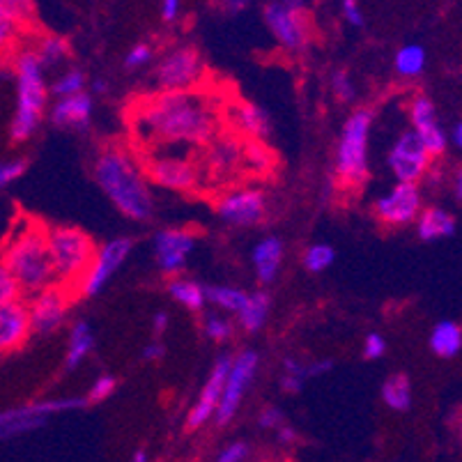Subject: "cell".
<instances>
[{
    "label": "cell",
    "instance_id": "cell-1",
    "mask_svg": "<svg viewBox=\"0 0 462 462\" xmlns=\"http://www.w3.org/2000/svg\"><path fill=\"white\" fill-rule=\"evenodd\" d=\"M138 143L150 145H209L218 134V108L199 90L157 92L132 116Z\"/></svg>",
    "mask_w": 462,
    "mask_h": 462
},
{
    "label": "cell",
    "instance_id": "cell-2",
    "mask_svg": "<svg viewBox=\"0 0 462 462\" xmlns=\"http://www.w3.org/2000/svg\"><path fill=\"white\" fill-rule=\"evenodd\" d=\"M3 267L14 276L23 295L28 297H37L44 290L58 285L49 228L26 218L14 221V228L5 239Z\"/></svg>",
    "mask_w": 462,
    "mask_h": 462
},
{
    "label": "cell",
    "instance_id": "cell-3",
    "mask_svg": "<svg viewBox=\"0 0 462 462\" xmlns=\"http://www.w3.org/2000/svg\"><path fill=\"white\" fill-rule=\"evenodd\" d=\"M97 184L108 196L113 205L127 218L148 221L154 212V200L150 193L148 178L143 168L120 148H106L95 159L92 166Z\"/></svg>",
    "mask_w": 462,
    "mask_h": 462
},
{
    "label": "cell",
    "instance_id": "cell-4",
    "mask_svg": "<svg viewBox=\"0 0 462 462\" xmlns=\"http://www.w3.org/2000/svg\"><path fill=\"white\" fill-rule=\"evenodd\" d=\"M44 62L35 51H19L14 58V77H16V111L10 123V138L14 143H26L35 134L42 116H44L46 90Z\"/></svg>",
    "mask_w": 462,
    "mask_h": 462
},
{
    "label": "cell",
    "instance_id": "cell-5",
    "mask_svg": "<svg viewBox=\"0 0 462 462\" xmlns=\"http://www.w3.org/2000/svg\"><path fill=\"white\" fill-rule=\"evenodd\" d=\"M373 111L356 108L346 120L336 150V182L343 189H359L368 178V141H371Z\"/></svg>",
    "mask_w": 462,
    "mask_h": 462
},
{
    "label": "cell",
    "instance_id": "cell-6",
    "mask_svg": "<svg viewBox=\"0 0 462 462\" xmlns=\"http://www.w3.org/2000/svg\"><path fill=\"white\" fill-rule=\"evenodd\" d=\"M49 245H51L53 263H56L58 285L67 292L74 288L81 292V285L99 246H95L90 235L74 226H51Z\"/></svg>",
    "mask_w": 462,
    "mask_h": 462
},
{
    "label": "cell",
    "instance_id": "cell-7",
    "mask_svg": "<svg viewBox=\"0 0 462 462\" xmlns=\"http://www.w3.org/2000/svg\"><path fill=\"white\" fill-rule=\"evenodd\" d=\"M86 405H90L88 398H49V401L16 405L12 407V410L3 411V417H0V432H3V439L26 435V432L37 430V428L44 426L53 414H60V411L69 410H81V407Z\"/></svg>",
    "mask_w": 462,
    "mask_h": 462
},
{
    "label": "cell",
    "instance_id": "cell-8",
    "mask_svg": "<svg viewBox=\"0 0 462 462\" xmlns=\"http://www.w3.org/2000/svg\"><path fill=\"white\" fill-rule=\"evenodd\" d=\"M143 175L150 182L159 184L171 191H193L200 182L199 163L193 162L189 154H143L141 159Z\"/></svg>",
    "mask_w": 462,
    "mask_h": 462
},
{
    "label": "cell",
    "instance_id": "cell-9",
    "mask_svg": "<svg viewBox=\"0 0 462 462\" xmlns=\"http://www.w3.org/2000/svg\"><path fill=\"white\" fill-rule=\"evenodd\" d=\"M203 77V60L193 46H182L166 53L154 69V88L157 92L196 90V83Z\"/></svg>",
    "mask_w": 462,
    "mask_h": 462
},
{
    "label": "cell",
    "instance_id": "cell-10",
    "mask_svg": "<svg viewBox=\"0 0 462 462\" xmlns=\"http://www.w3.org/2000/svg\"><path fill=\"white\" fill-rule=\"evenodd\" d=\"M389 168H392L396 182H410L419 184V180H423L430 171L432 157L426 150L423 141L419 138V134L414 129L402 134L396 141V145L389 152L386 159Z\"/></svg>",
    "mask_w": 462,
    "mask_h": 462
},
{
    "label": "cell",
    "instance_id": "cell-11",
    "mask_svg": "<svg viewBox=\"0 0 462 462\" xmlns=\"http://www.w3.org/2000/svg\"><path fill=\"white\" fill-rule=\"evenodd\" d=\"M421 212L423 208L419 184L410 182H396V187L392 191H386L384 196H380L375 200V208H373L377 221L389 226V228H401V226L411 224V221H417Z\"/></svg>",
    "mask_w": 462,
    "mask_h": 462
},
{
    "label": "cell",
    "instance_id": "cell-12",
    "mask_svg": "<svg viewBox=\"0 0 462 462\" xmlns=\"http://www.w3.org/2000/svg\"><path fill=\"white\" fill-rule=\"evenodd\" d=\"M255 371H258V352L245 350L242 355L235 356L228 382H226L224 398H221V402H218L217 417H214L217 426H226V423L233 421L239 405H242V401H245L246 389H249V384L254 382Z\"/></svg>",
    "mask_w": 462,
    "mask_h": 462
},
{
    "label": "cell",
    "instance_id": "cell-13",
    "mask_svg": "<svg viewBox=\"0 0 462 462\" xmlns=\"http://www.w3.org/2000/svg\"><path fill=\"white\" fill-rule=\"evenodd\" d=\"M233 361H235L233 355H221L217 361H214L212 373H209L208 382H205L203 389H200L199 401L193 402V407L189 410V417H187L189 430H199V428H203L205 423L212 421V419L217 417L218 402H221V398H224L226 382H228Z\"/></svg>",
    "mask_w": 462,
    "mask_h": 462
},
{
    "label": "cell",
    "instance_id": "cell-14",
    "mask_svg": "<svg viewBox=\"0 0 462 462\" xmlns=\"http://www.w3.org/2000/svg\"><path fill=\"white\" fill-rule=\"evenodd\" d=\"M134 242L129 237H116L106 245H102L97 249L95 260H92L90 270H88L86 281L81 285L83 297H95L102 292L104 285L116 276V272L125 264V260L132 254Z\"/></svg>",
    "mask_w": 462,
    "mask_h": 462
},
{
    "label": "cell",
    "instance_id": "cell-15",
    "mask_svg": "<svg viewBox=\"0 0 462 462\" xmlns=\"http://www.w3.org/2000/svg\"><path fill=\"white\" fill-rule=\"evenodd\" d=\"M217 214L226 224L251 228L258 226L267 214V200L258 189H237L217 200Z\"/></svg>",
    "mask_w": 462,
    "mask_h": 462
},
{
    "label": "cell",
    "instance_id": "cell-16",
    "mask_svg": "<svg viewBox=\"0 0 462 462\" xmlns=\"http://www.w3.org/2000/svg\"><path fill=\"white\" fill-rule=\"evenodd\" d=\"M67 304H69V292L60 285L44 290L37 297H32L31 306V325L35 336H49L65 322Z\"/></svg>",
    "mask_w": 462,
    "mask_h": 462
},
{
    "label": "cell",
    "instance_id": "cell-17",
    "mask_svg": "<svg viewBox=\"0 0 462 462\" xmlns=\"http://www.w3.org/2000/svg\"><path fill=\"white\" fill-rule=\"evenodd\" d=\"M196 246V237L187 230L166 228L154 237V255H157L159 270L168 276H180L187 267V255Z\"/></svg>",
    "mask_w": 462,
    "mask_h": 462
},
{
    "label": "cell",
    "instance_id": "cell-18",
    "mask_svg": "<svg viewBox=\"0 0 462 462\" xmlns=\"http://www.w3.org/2000/svg\"><path fill=\"white\" fill-rule=\"evenodd\" d=\"M410 123L430 152V157H442L447 152V134L437 123L435 104L426 95H417L410 102Z\"/></svg>",
    "mask_w": 462,
    "mask_h": 462
},
{
    "label": "cell",
    "instance_id": "cell-19",
    "mask_svg": "<svg viewBox=\"0 0 462 462\" xmlns=\"http://www.w3.org/2000/svg\"><path fill=\"white\" fill-rule=\"evenodd\" d=\"M203 163L209 178H230L242 163H246V143L235 136H217L209 143Z\"/></svg>",
    "mask_w": 462,
    "mask_h": 462
},
{
    "label": "cell",
    "instance_id": "cell-20",
    "mask_svg": "<svg viewBox=\"0 0 462 462\" xmlns=\"http://www.w3.org/2000/svg\"><path fill=\"white\" fill-rule=\"evenodd\" d=\"M32 334L31 306L23 301L0 306V350H19Z\"/></svg>",
    "mask_w": 462,
    "mask_h": 462
},
{
    "label": "cell",
    "instance_id": "cell-21",
    "mask_svg": "<svg viewBox=\"0 0 462 462\" xmlns=\"http://www.w3.org/2000/svg\"><path fill=\"white\" fill-rule=\"evenodd\" d=\"M264 21L285 49H301L304 46L306 28L304 21H301V12L288 10L283 3H272L264 10Z\"/></svg>",
    "mask_w": 462,
    "mask_h": 462
},
{
    "label": "cell",
    "instance_id": "cell-22",
    "mask_svg": "<svg viewBox=\"0 0 462 462\" xmlns=\"http://www.w3.org/2000/svg\"><path fill=\"white\" fill-rule=\"evenodd\" d=\"M92 116V97L90 92H81V95L65 97V99H58L51 108V120L58 127L67 129H88Z\"/></svg>",
    "mask_w": 462,
    "mask_h": 462
},
{
    "label": "cell",
    "instance_id": "cell-23",
    "mask_svg": "<svg viewBox=\"0 0 462 462\" xmlns=\"http://www.w3.org/2000/svg\"><path fill=\"white\" fill-rule=\"evenodd\" d=\"M230 120L235 129L249 136L251 141H267L272 136V120L260 106L251 102H237L230 108Z\"/></svg>",
    "mask_w": 462,
    "mask_h": 462
},
{
    "label": "cell",
    "instance_id": "cell-24",
    "mask_svg": "<svg viewBox=\"0 0 462 462\" xmlns=\"http://www.w3.org/2000/svg\"><path fill=\"white\" fill-rule=\"evenodd\" d=\"M281 258H283V242L279 237H264L255 245L251 260H254L255 276L263 285H270L276 279L281 267Z\"/></svg>",
    "mask_w": 462,
    "mask_h": 462
},
{
    "label": "cell",
    "instance_id": "cell-25",
    "mask_svg": "<svg viewBox=\"0 0 462 462\" xmlns=\"http://www.w3.org/2000/svg\"><path fill=\"white\" fill-rule=\"evenodd\" d=\"M456 233V217L442 208H426L417 218V235L423 242L451 237Z\"/></svg>",
    "mask_w": 462,
    "mask_h": 462
},
{
    "label": "cell",
    "instance_id": "cell-26",
    "mask_svg": "<svg viewBox=\"0 0 462 462\" xmlns=\"http://www.w3.org/2000/svg\"><path fill=\"white\" fill-rule=\"evenodd\" d=\"M95 347V334H92L90 325L83 320L74 322L69 331V347H67L65 356V371H74V368L81 366V361L86 359L88 355Z\"/></svg>",
    "mask_w": 462,
    "mask_h": 462
},
{
    "label": "cell",
    "instance_id": "cell-27",
    "mask_svg": "<svg viewBox=\"0 0 462 462\" xmlns=\"http://www.w3.org/2000/svg\"><path fill=\"white\" fill-rule=\"evenodd\" d=\"M430 350L437 356L451 359L462 350V327L453 320H442L430 331Z\"/></svg>",
    "mask_w": 462,
    "mask_h": 462
},
{
    "label": "cell",
    "instance_id": "cell-28",
    "mask_svg": "<svg viewBox=\"0 0 462 462\" xmlns=\"http://www.w3.org/2000/svg\"><path fill=\"white\" fill-rule=\"evenodd\" d=\"M168 292H171V297H173L178 304L193 310V313L203 310L205 304H208V290H205V285H200L199 281L175 276V279H171V283H168Z\"/></svg>",
    "mask_w": 462,
    "mask_h": 462
},
{
    "label": "cell",
    "instance_id": "cell-29",
    "mask_svg": "<svg viewBox=\"0 0 462 462\" xmlns=\"http://www.w3.org/2000/svg\"><path fill=\"white\" fill-rule=\"evenodd\" d=\"M272 300L264 290H258L249 297V304L245 306V310L237 315L239 325L245 327V331L249 334H255V331L263 329V325L267 322V315H270Z\"/></svg>",
    "mask_w": 462,
    "mask_h": 462
},
{
    "label": "cell",
    "instance_id": "cell-30",
    "mask_svg": "<svg viewBox=\"0 0 462 462\" xmlns=\"http://www.w3.org/2000/svg\"><path fill=\"white\" fill-rule=\"evenodd\" d=\"M382 401L386 407H392L393 411H407L411 405V384L410 377L396 373V375L386 377L382 384Z\"/></svg>",
    "mask_w": 462,
    "mask_h": 462
},
{
    "label": "cell",
    "instance_id": "cell-31",
    "mask_svg": "<svg viewBox=\"0 0 462 462\" xmlns=\"http://www.w3.org/2000/svg\"><path fill=\"white\" fill-rule=\"evenodd\" d=\"M208 290V301H212L214 306H218L221 310H228V313H242L245 306L249 304V297L245 290L233 288V285H205Z\"/></svg>",
    "mask_w": 462,
    "mask_h": 462
},
{
    "label": "cell",
    "instance_id": "cell-32",
    "mask_svg": "<svg viewBox=\"0 0 462 462\" xmlns=\"http://www.w3.org/2000/svg\"><path fill=\"white\" fill-rule=\"evenodd\" d=\"M396 71L401 77H419L423 69H426V49L419 44H407L402 46L401 51L396 53Z\"/></svg>",
    "mask_w": 462,
    "mask_h": 462
},
{
    "label": "cell",
    "instance_id": "cell-33",
    "mask_svg": "<svg viewBox=\"0 0 462 462\" xmlns=\"http://www.w3.org/2000/svg\"><path fill=\"white\" fill-rule=\"evenodd\" d=\"M334 258L336 251L329 245H313L304 251L301 263H304V267L310 274H320V272L329 270L331 264H334Z\"/></svg>",
    "mask_w": 462,
    "mask_h": 462
},
{
    "label": "cell",
    "instance_id": "cell-34",
    "mask_svg": "<svg viewBox=\"0 0 462 462\" xmlns=\"http://www.w3.org/2000/svg\"><path fill=\"white\" fill-rule=\"evenodd\" d=\"M51 92L58 97V99L81 95V92H86V74L79 69L65 71V74H62V77L53 83Z\"/></svg>",
    "mask_w": 462,
    "mask_h": 462
},
{
    "label": "cell",
    "instance_id": "cell-35",
    "mask_svg": "<svg viewBox=\"0 0 462 462\" xmlns=\"http://www.w3.org/2000/svg\"><path fill=\"white\" fill-rule=\"evenodd\" d=\"M40 60L44 65H58L60 60H65L69 56V44H67L62 37L49 35L40 42V51H37Z\"/></svg>",
    "mask_w": 462,
    "mask_h": 462
},
{
    "label": "cell",
    "instance_id": "cell-36",
    "mask_svg": "<svg viewBox=\"0 0 462 462\" xmlns=\"http://www.w3.org/2000/svg\"><path fill=\"white\" fill-rule=\"evenodd\" d=\"M32 14H35L32 0H3L0 19H7L12 23H23V21H31Z\"/></svg>",
    "mask_w": 462,
    "mask_h": 462
},
{
    "label": "cell",
    "instance_id": "cell-37",
    "mask_svg": "<svg viewBox=\"0 0 462 462\" xmlns=\"http://www.w3.org/2000/svg\"><path fill=\"white\" fill-rule=\"evenodd\" d=\"M331 90H334L336 99L343 104L355 102V83H352L350 74L346 69H338L331 74Z\"/></svg>",
    "mask_w": 462,
    "mask_h": 462
},
{
    "label": "cell",
    "instance_id": "cell-38",
    "mask_svg": "<svg viewBox=\"0 0 462 462\" xmlns=\"http://www.w3.org/2000/svg\"><path fill=\"white\" fill-rule=\"evenodd\" d=\"M203 329L209 338L221 343V340H228L230 336H233V322H230L228 318H224V315L214 313V315H208Z\"/></svg>",
    "mask_w": 462,
    "mask_h": 462
},
{
    "label": "cell",
    "instance_id": "cell-39",
    "mask_svg": "<svg viewBox=\"0 0 462 462\" xmlns=\"http://www.w3.org/2000/svg\"><path fill=\"white\" fill-rule=\"evenodd\" d=\"M21 297H23V290H21V285L16 283L14 276H12L10 272L3 267V270H0V306L21 301Z\"/></svg>",
    "mask_w": 462,
    "mask_h": 462
},
{
    "label": "cell",
    "instance_id": "cell-40",
    "mask_svg": "<svg viewBox=\"0 0 462 462\" xmlns=\"http://www.w3.org/2000/svg\"><path fill=\"white\" fill-rule=\"evenodd\" d=\"M28 162L26 159H7L0 166V187H10L12 182L21 180L26 175Z\"/></svg>",
    "mask_w": 462,
    "mask_h": 462
},
{
    "label": "cell",
    "instance_id": "cell-41",
    "mask_svg": "<svg viewBox=\"0 0 462 462\" xmlns=\"http://www.w3.org/2000/svg\"><path fill=\"white\" fill-rule=\"evenodd\" d=\"M116 377L113 375H99L95 380V384L90 386V393H88V402H102V401H106L108 396H111L113 392H116Z\"/></svg>",
    "mask_w": 462,
    "mask_h": 462
},
{
    "label": "cell",
    "instance_id": "cell-42",
    "mask_svg": "<svg viewBox=\"0 0 462 462\" xmlns=\"http://www.w3.org/2000/svg\"><path fill=\"white\" fill-rule=\"evenodd\" d=\"M258 426L264 428V430H279L281 426H285V414L274 405L264 407V410L260 411Z\"/></svg>",
    "mask_w": 462,
    "mask_h": 462
},
{
    "label": "cell",
    "instance_id": "cell-43",
    "mask_svg": "<svg viewBox=\"0 0 462 462\" xmlns=\"http://www.w3.org/2000/svg\"><path fill=\"white\" fill-rule=\"evenodd\" d=\"M150 58H152V49L148 44H136L129 49V53L125 56V67L127 69H136V67L148 65Z\"/></svg>",
    "mask_w": 462,
    "mask_h": 462
},
{
    "label": "cell",
    "instance_id": "cell-44",
    "mask_svg": "<svg viewBox=\"0 0 462 462\" xmlns=\"http://www.w3.org/2000/svg\"><path fill=\"white\" fill-rule=\"evenodd\" d=\"M246 456H249L246 442H233L221 448V453L217 456V462H245Z\"/></svg>",
    "mask_w": 462,
    "mask_h": 462
},
{
    "label": "cell",
    "instance_id": "cell-45",
    "mask_svg": "<svg viewBox=\"0 0 462 462\" xmlns=\"http://www.w3.org/2000/svg\"><path fill=\"white\" fill-rule=\"evenodd\" d=\"M386 352V340L382 334H368L366 340H364V356L368 361L380 359L382 355Z\"/></svg>",
    "mask_w": 462,
    "mask_h": 462
},
{
    "label": "cell",
    "instance_id": "cell-46",
    "mask_svg": "<svg viewBox=\"0 0 462 462\" xmlns=\"http://www.w3.org/2000/svg\"><path fill=\"white\" fill-rule=\"evenodd\" d=\"M340 7H343V16H346V21L350 26H364V21L366 19H364V12L359 10V3H356V0H343Z\"/></svg>",
    "mask_w": 462,
    "mask_h": 462
},
{
    "label": "cell",
    "instance_id": "cell-47",
    "mask_svg": "<svg viewBox=\"0 0 462 462\" xmlns=\"http://www.w3.org/2000/svg\"><path fill=\"white\" fill-rule=\"evenodd\" d=\"M331 368H334V364H331L329 359L310 361V364H306V380H309V377H320V375H325V373H329Z\"/></svg>",
    "mask_w": 462,
    "mask_h": 462
},
{
    "label": "cell",
    "instance_id": "cell-48",
    "mask_svg": "<svg viewBox=\"0 0 462 462\" xmlns=\"http://www.w3.org/2000/svg\"><path fill=\"white\" fill-rule=\"evenodd\" d=\"M304 377L300 375H285L281 377V389H283L285 393H300L301 389H304Z\"/></svg>",
    "mask_w": 462,
    "mask_h": 462
},
{
    "label": "cell",
    "instance_id": "cell-49",
    "mask_svg": "<svg viewBox=\"0 0 462 462\" xmlns=\"http://www.w3.org/2000/svg\"><path fill=\"white\" fill-rule=\"evenodd\" d=\"M163 355H166V347H163L159 340H152V343H148V346L143 347V359L145 361H159Z\"/></svg>",
    "mask_w": 462,
    "mask_h": 462
},
{
    "label": "cell",
    "instance_id": "cell-50",
    "mask_svg": "<svg viewBox=\"0 0 462 462\" xmlns=\"http://www.w3.org/2000/svg\"><path fill=\"white\" fill-rule=\"evenodd\" d=\"M283 371L285 375H300L306 380V366L300 364V359H295V356H288V359L283 361Z\"/></svg>",
    "mask_w": 462,
    "mask_h": 462
},
{
    "label": "cell",
    "instance_id": "cell-51",
    "mask_svg": "<svg viewBox=\"0 0 462 462\" xmlns=\"http://www.w3.org/2000/svg\"><path fill=\"white\" fill-rule=\"evenodd\" d=\"M180 3L182 0H162V19L175 21V16L180 14Z\"/></svg>",
    "mask_w": 462,
    "mask_h": 462
},
{
    "label": "cell",
    "instance_id": "cell-52",
    "mask_svg": "<svg viewBox=\"0 0 462 462\" xmlns=\"http://www.w3.org/2000/svg\"><path fill=\"white\" fill-rule=\"evenodd\" d=\"M279 442L281 444H290V442H295V437H297V430L292 426H288V423H285V426H281L279 430Z\"/></svg>",
    "mask_w": 462,
    "mask_h": 462
},
{
    "label": "cell",
    "instance_id": "cell-53",
    "mask_svg": "<svg viewBox=\"0 0 462 462\" xmlns=\"http://www.w3.org/2000/svg\"><path fill=\"white\" fill-rule=\"evenodd\" d=\"M154 331L157 334H162V331H166L168 327V313H163V310H159V313H154Z\"/></svg>",
    "mask_w": 462,
    "mask_h": 462
},
{
    "label": "cell",
    "instance_id": "cell-54",
    "mask_svg": "<svg viewBox=\"0 0 462 462\" xmlns=\"http://www.w3.org/2000/svg\"><path fill=\"white\" fill-rule=\"evenodd\" d=\"M224 5L228 7L230 12H239L246 7V0H224Z\"/></svg>",
    "mask_w": 462,
    "mask_h": 462
},
{
    "label": "cell",
    "instance_id": "cell-55",
    "mask_svg": "<svg viewBox=\"0 0 462 462\" xmlns=\"http://www.w3.org/2000/svg\"><path fill=\"white\" fill-rule=\"evenodd\" d=\"M283 5L288 7V10L301 12V7H304V0H283Z\"/></svg>",
    "mask_w": 462,
    "mask_h": 462
},
{
    "label": "cell",
    "instance_id": "cell-56",
    "mask_svg": "<svg viewBox=\"0 0 462 462\" xmlns=\"http://www.w3.org/2000/svg\"><path fill=\"white\" fill-rule=\"evenodd\" d=\"M453 143L462 150V123L456 125V129H453Z\"/></svg>",
    "mask_w": 462,
    "mask_h": 462
},
{
    "label": "cell",
    "instance_id": "cell-57",
    "mask_svg": "<svg viewBox=\"0 0 462 462\" xmlns=\"http://www.w3.org/2000/svg\"><path fill=\"white\" fill-rule=\"evenodd\" d=\"M456 196H457V200L462 203V166H460V171H457V175H456Z\"/></svg>",
    "mask_w": 462,
    "mask_h": 462
},
{
    "label": "cell",
    "instance_id": "cell-58",
    "mask_svg": "<svg viewBox=\"0 0 462 462\" xmlns=\"http://www.w3.org/2000/svg\"><path fill=\"white\" fill-rule=\"evenodd\" d=\"M106 83L102 81V79H97L95 83H92V92H97V95H104V92H106Z\"/></svg>",
    "mask_w": 462,
    "mask_h": 462
},
{
    "label": "cell",
    "instance_id": "cell-59",
    "mask_svg": "<svg viewBox=\"0 0 462 462\" xmlns=\"http://www.w3.org/2000/svg\"><path fill=\"white\" fill-rule=\"evenodd\" d=\"M132 462H148V453L143 451V448H138V451L132 456Z\"/></svg>",
    "mask_w": 462,
    "mask_h": 462
},
{
    "label": "cell",
    "instance_id": "cell-60",
    "mask_svg": "<svg viewBox=\"0 0 462 462\" xmlns=\"http://www.w3.org/2000/svg\"><path fill=\"white\" fill-rule=\"evenodd\" d=\"M460 432H462V428H460Z\"/></svg>",
    "mask_w": 462,
    "mask_h": 462
}]
</instances>
